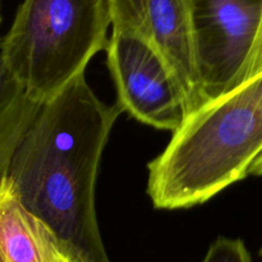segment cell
Wrapping results in <instances>:
<instances>
[{
  "instance_id": "obj_4",
  "label": "cell",
  "mask_w": 262,
  "mask_h": 262,
  "mask_svg": "<svg viewBox=\"0 0 262 262\" xmlns=\"http://www.w3.org/2000/svg\"><path fill=\"white\" fill-rule=\"evenodd\" d=\"M105 50L123 112L151 127L176 132L186 119L183 96L155 46L132 31L113 28Z\"/></svg>"
},
{
  "instance_id": "obj_10",
  "label": "cell",
  "mask_w": 262,
  "mask_h": 262,
  "mask_svg": "<svg viewBox=\"0 0 262 262\" xmlns=\"http://www.w3.org/2000/svg\"><path fill=\"white\" fill-rule=\"evenodd\" d=\"M260 73H262V14H261L260 26H258L257 36H256V40L252 46V50H251L250 55H248L242 71L239 72L237 78H235L234 82H233L232 90H234L235 87L241 86V84L246 83V82H248L250 79L255 78V77L258 76ZM232 90H230V91H232Z\"/></svg>"
},
{
  "instance_id": "obj_2",
  "label": "cell",
  "mask_w": 262,
  "mask_h": 262,
  "mask_svg": "<svg viewBox=\"0 0 262 262\" xmlns=\"http://www.w3.org/2000/svg\"><path fill=\"white\" fill-rule=\"evenodd\" d=\"M262 151V73L188 115L147 165L155 209L205 204L248 176Z\"/></svg>"
},
{
  "instance_id": "obj_12",
  "label": "cell",
  "mask_w": 262,
  "mask_h": 262,
  "mask_svg": "<svg viewBox=\"0 0 262 262\" xmlns=\"http://www.w3.org/2000/svg\"><path fill=\"white\" fill-rule=\"evenodd\" d=\"M3 176H4V171H3V170H0V178H2Z\"/></svg>"
},
{
  "instance_id": "obj_13",
  "label": "cell",
  "mask_w": 262,
  "mask_h": 262,
  "mask_svg": "<svg viewBox=\"0 0 262 262\" xmlns=\"http://www.w3.org/2000/svg\"><path fill=\"white\" fill-rule=\"evenodd\" d=\"M0 20H2V18H0Z\"/></svg>"
},
{
  "instance_id": "obj_1",
  "label": "cell",
  "mask_w": 262,
  "mask_h": 262,
  "mask_svg": "<svg viewBox=\"0 0 262 262\" xmlns=\"http://www.w3.org/2000/svg\"><path fill=\"white\" fill-rule=\"evenodd\" d=\"M123 109L101 101L84 74L40 106L4 176L74 262H110L95 210L102 151Z\"/></svg>"
},
{
  "instance_id": "obj_6",
  "label": "cell",
  "mask_w": 262,
  "mask_h": 262,
  "mask_svg": "<svg viewBox=\"0 0 262 262\" xmlns=\"http://www.w3.org/2000/svg\"><path fill=\"white\" fill-rule=\"evenodd\" d=\"M109 4L112 28L137 33L165 59L181 89L186 118L205 106L194 63L189 0H109Z\"/></svg>"
},
{
  "instance_id": "obj_11",
  "label": "cell",
  "mask_w": 262,
  "mask_h": 262,
  "mask_svg": "<svg viewBox=\"0 0 262 262\" xmlns=\"http://www.w3.org/2000/svg\"><path fill=\"white\" fill-rule=\"evenodd\" d=\"M248 176H262V151L248 169Z\"/></svg>"
},
{
  "instance_id": "obj_9",
  "label": "cell",
  "mask_w": 262,
  "mask_h": 262,
  "mask_svg": "<svg viewBox=\"0 0 262 262\" xmlns=\"http://www.w3.org/2000/svg\"><path fill=\"white\" fill-rule=\"evenodd\" d=\"M202 262H252L245 242L238 238L219 237L207 251Z\"/></svg>"
},
{
  "instance_id": "obj_5",
  "label": "cell",
  "mask_w": 262,
  "mask_h": 262,
  "mask_svg": "<svg viewBox=\"0 0 262 262\" xmlns=\"http://www.w3.org/2000/svg\"><path fill=\"white\" fill-rule=\"evenodd\" d=\"M194 63L207 102L224 96L257 36L262 0H189Z\"/></svg>"
},
{
  "instance_id": "obj_7",
  "label": "cell",
  "mask_w": 262,
  "mask_h": 262,
  "mask_svg": "<svg viewBox=\"0 0 262 262\" xmlns=\"http://www.w3.org/2000/svg\"><path fill=\"white\" fill-rule=\"evenodd\" d=\"M0 262H74L53 230L23 206L5 176L0 178Z\"/></svg>"
},
{
  "instance_id": "obj_3",
  "label": "cell",
  "mask_w": 262,
  "mask_h": 262,
  "mask_svg": "<svg viewBox=\"0 0 262 262\" xmlns=\"http://www.w3.org/2000/svg\"><path fill=\"white\" fill-rule=\"evenodd\" d=\"M109 0H23L0 41V59L27 96L55 97L107 45Z\"/></svg>"
},
{
  "instance_id": "obj_8",
  "label": "cell",
  "mask_w": 262,
  "mask_h": 262,
  "mask_svg": "<svg viewBox=\"0 0 262 262\" xmlns=\"http://www.w3.org/2000/svg\"><path fill=\"white\" fill-rule=\"evenodd\" d=\"M40 106L27 96L0 59V170L4 174Z\"/></svg>"
}]
</instances>
